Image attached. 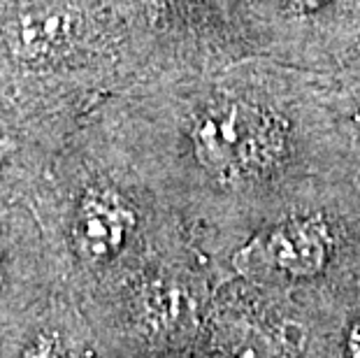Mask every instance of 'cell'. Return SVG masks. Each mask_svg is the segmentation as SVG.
I'll use <instances>...</instances> for the list:
<instances>
[{
    "instance_id": "cell-1",
    "label": "cell",
    "mask_w": 360,
    "mask_h": 358,
    "mask_svg": "<svg viewBox=\"0 0 360 358\" xmlns=\"http://www.w3.org/2000/svg\"><path fill=\"white\" fill-rule=\"evenodd\" d=\"M195 158L214 179L247 184L283 151V133L270 110L237 96L210 98L191 121Z\"/></svg>"
},
{
    "instance_id": "cell-2",
    "label": "cell",
    "mask_w": 360,
    "mask_h": 358,
    "mask_svg": "<svg viewBox=\"0 0 360 358\" xmlns=\"http://www.w3.org/2000/svg\"><path fill=\"white\" fill-rule=\"evenodd\" d=\"M233 268L244 279L263 286L304 288L323 284L342 265V235L323 215H290L256 233L233 256Z\"/></svg>"
},
{
    "instance_id": "cell-3",
    "label": "cell",
    "mask_w": 360,
    "mask_h": 358,
    "mask_svg": "<svg viewBox=\"0 0 360 358\" xmlns=\"http://www.w3.org/2000/svg\"><path fill=\"white\" fill-rule=\"evenodd\" d=\"M135 210L114 188L94 186L82 196L75 210L70 238L79 261L101 265L112 261L128 245L135 231Z\"/></svg>"
},
{
    "instance_id": "cell-4",
    "label": "cell",
    "mask_w": 360,
    "mask_h": 358,
    "mask_svg": "<svg viewBox=\"0 0 360 358\" xmlns=\"http://www.w3.org/2000/svg\"><path fill=\"white\" fill-rule=\"evenodd\" d=\"M72 17L65 10H37L21 17L19 42L30 54H40L51 47L63 44L70 37Z\"/></svg>"
},
{
    "instance_id": "cell-5",
    "label": "cell",
    "mask_w": 360,
    "mask_h": 358,
    "mask_svg": "<svg viewBox=\"0 0 360 358\" xmlns=\"http://www.w3.org/2000/svg\"><path fill=\"white\" fill-rule=\"evenodd\" d=\"M21 358H63V347L56 335H37V338L30 342L24 349Z\"/></svg>"
},
{
    "instance_id": "cell-6",
    "label": "cell",
    "mask_w": 360,
    "mask_h": 358,
    "mask_svg": "<svg viewBox=\"0 0 360 358\" xmlns=\"http://www.w3.org/2000/svg\"><path fill=\"white\" fill-rule=\"evenodd\" d=\"M347 354H349L351 358H360V319H358L356 326H354V328H351V333H349Z\"/></svg>"
},
{
    "instance_id": "cell-7",
    "label": "cell",
    "mask_w": 360,
    "mask_h": 358,
    "mask_svg": "<svg viewBox=\"0 0 360 358\" xmlns=\"http://www.w3.org/2000/svg\"><path fill=\"white\" fill-rule=\"evenodd\" d=\"M290 3L302 7V10H311V7H319L321 3H326V0H290Z\"/></svg>"
},
{
    "instance_id": "cell-8",
    "label": "cell",
    "mask_w": 360,
    "mask_h": 358,
    "mask_svg": "<svg viewBox=\"0 0 360 358\" xmlns=\"http://www.w3.org/2000/svg\"><path fill=\"white\" fill-rule=\"evenodd\" d=\"M12 147H14V144H12L10 140H7L5 135H0V161H3V158H5L7 154H10Z\"/></svg>"
}]
</instances>
